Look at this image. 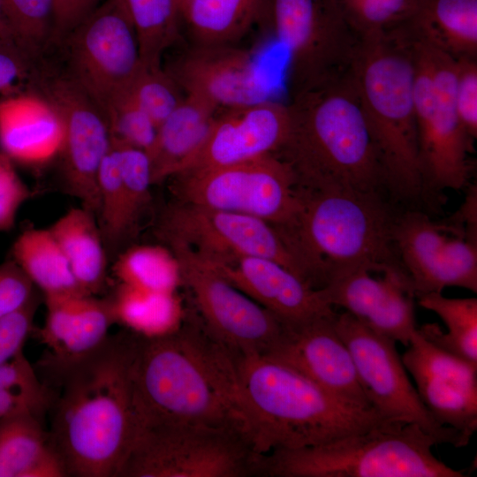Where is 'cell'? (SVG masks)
Wrapping results in <instances>:
<instances>
[{"instance_id": "cell-1", "label": "cell", "mask_w": 477, "mask_h": 477, "mask_svg": "<svg viewBox=\"0 0 477 477\" xmlns=\"http://www.w3.org/2000/svg\"><path fill=\"white\" fill-rule=\"evenodd\" d=\"M137 337L126 329L83 356L40 361L50 392L49 439L68 476L118 477L136 429Z\"/></svg>"}, {"instance_id": "cell-2", "label": "cell", "mask_w": 477, "mask_h": 477, "mask_svg": "<svg viewBox=\"0 0 477 477\" xmlns=\"http://www.w3.org/2000/svg\"><path fill=\"white\" fill-rule=\"evenodd\" d=\"M137 336L135 433L149 426L191 423L235 432L252 445L236 352L197 313L186 311L180 327L169 335Z\"/></svg>"}, {"instance_id": "cell-3", "label": "cell", "mask_w": 477, "mask_h": 477, "mask_svg": "<svg viewBox=\"0 0 477 477\" xmlns=\"http://www.w3.org/2000/svg\"><path fill=\"white\" fill-rule=\"evenodd\" d=\"M292 220L276 226L316 290L354 269L406 272L395 241L400 212L387 195L298 187Z\"/></svg>"}, {"instance_id": "cell-4", "label": "cell", "mask_w": 477, "mask_h": 477, "mask_svg": "<svg viewBox=\"0 0 477 477\" xmlns=\"http://www.w3.org/2000/svg\"><path fill=\"white\" fill-rule=\"evenodd\" d=\"M287 105L290 131L276 155L289 165L298 187L389 197L350 71L289 97Z\"/></svg>"}, {"instance_id": "cell-5", "label": "cell", "mask_w": 477, "mask_h": 477, "mask_svg": "<svg viewBox=\"0 0 477 477\" xmlns=\"http://www.w3.org/2000/svg\"><path fill=\"white\" fill-rule=\"evenodd\" d=\"M390 199L434 211L423 185L414 110V62L402 26L361 37L350 68Z\"/></svg>"}, {"instance_id": "cell-6", "label": "cell", "mask_w": 477, "mask_h": 477, "mask_svg": "<svg viewBox=\"0 0 477 477\" xmlns=\"http://www.w3.org/2000/svg\"><path fill=\"white\" fill-rule=\"evenodd\" d=\"M235 352L251 443L260 456L318 445L389 421L375 410L340 400L267 355Z\"/></svg>"}, {"instance_id": "cell-7", "label": "cell", "mask_w": 477, "mask_h": 477, "mask_svg": "<svg viewBox=\"0 0 477 477\" xmlns=\"http://www.w3.org/2000/svg\"><path fill=\"white\" fill-rule=\"evenodd\" d=\"M433 437L413 423L386 421L328 443L261 455L257 476L464 477L433 453Z\"/></svg>"}, {"instance_id": "cell-8", "label": "cell", "mask_w": 477, "mask_h": 477, "mask_svg": "<svg viewBox=\"0 0 477 477\" xmlns=\"http://www.w3.org/2000/svg\"><path fill=\"white\" fill-rule=\"evenodd\" d=\"M405 30L414 62V110L422 180L432 208L437 211L443 190L467 186L474 139L457 114L456 59Z\"/></svg>"}, {"instance_id": "cell-9", "label": "cell", "mask_w": 477, "mask_h": 477, "mask_svg": "<svg viewBox=\"0 0 477 477\" xmlns=\"http://www.w3.org/2000/svg\"><path fill=\"white\" fill-rule=\"evenodd\" d=\"M266 11L288 56L289 97L350 71L361 38L337 0H268Z\"/></svg>"}, {"instance_id": "cell-10", "label": "cell", "mask_w": 477, "mask_h": 477, "mask_svg": "<svg viewBox=\"0 0 477 477\" xmlns=\"http://www.w3.org/2000/svg\"><path fill=\"white\" fill-rule=\"evenodd\" d=\"M241 435L191 423L138 429L118 477L254 476L260 458Z\"/></svg>"}, {"instance_id": "cell-11", "label": "cell", "mask_w": 477, "mask_h": 477, "mask_svg": "<svg viewBox=\"0 0 477 477\" xmlns=\"http://www.w3.org/2000/svg\"><path fill=\"white\" fill-rule=\"evenodd\" d=\"M168 180L173 201L254 216L275 226L289 223L299 207L294 175L276 155L183 172Z\"/></svg>"}, {"instance_id": "cell-12", "label": "cell", "mask_w": 477, "mask_h": 477, "mask_svg": "<svg viewBox=\"0 0 477 477\" xmlns=\"http://www.w3.org/2000/svg\"><path fill=\"white\" fill-rule=\"evenodd\" d=\"M60 43L67 74L106 116L142 65L135 29L119 0H102Z\"/></svg>"}, {"instance_id": "cell-13", "label": "cell", "mask_w": 477, "mask_h": 477, "mask_svg": "<svg viewBox=\"0 0 477 477\" xmlns=\"http://www.w3.org/2000/svg\"><path fill=\"white\" fill-rule=\"evenodd\" d=\"M334 324L351 352L366 397L383 419L416 424L437 445H467L458 432L441 426L429 413L410 381L396 341L373 331L345 311L336 313Z\"/></svg>"}, {"instance_id": "cell-14", "label": "cell", "mask_w": 477, "mask_h": 477, "mask_svg": "<svg viewBox=\"0 0 477 477\" xmlns=\"http://www.w3.org/2000/svg\"><path fill=\"white\" fill-rule=\"evenodd\" d=\"M162 243L178 258L182 286L190 291L196 313L205 326L235 352H268L282 333L281 322L188 245L174 239Z\"/></svg>"}, {"instance_id": "cell-15", "label": "cell", "mask_w": 477, "mask_h": 477, "mask_svg": "<svg viewBox=\"0 0 477 477\" xmlns=\"http://www.w3.org/2000/svg\"><path fill=\"white\" fill-rule=\"evenodd\" d=\"M154 233L161 242L178 240L199 253L269 258L309 284L304 267L279 230L254 216L172 201L157 215Z\"/></svg>"}, {"instance_id": "cell-16", "label": "cell", "mask_w": 477, "mask_h": 477, "mask_svg": "<svg viewBox=\"0 0 477 477\" xmlns=\"http://www.w3.org/2000/svg\"><path fill=\"white\" fill-rule=\"evenodd\" d=\"M38 87L57 107L64 123L57 155L62 189L97 216L98 172L111 142L106 116L68 74L41 72Z\"/></svg>"}, {"instance_id": "cell-17", "label": "cell", "mask_w": 477, "mask_h": 477, "mask_svg": "<svg viewBox=\"0 0 477 477\" xmlns=\"http://www.w3.org/2000/svg\"><path fill=\"white\" fill-rule=\"evenodd\" d=\"M466 233L451 222L432 221L422 210L400 212L395 241L415 298L450 286L477 292V240Z\"/></svg>"}, {"instance_id": "cell-18", "label": "cell", "mask_w": 477, "mask_h": 477, "mask_svg": "<svg viewBox=\"0 0 477 477\" xmlns=\"http://www.w3.org/2000/svg\"><path fill=\"white\" fill-rule=\"evenodd\" d=\"M401 357L435 420L468 444L477 430V365L423 337L417 330Z\"/></svg>"}, {"instance_id": "cell-19", "label": "cell", "mask_w": 477, "mask_h": 477, "mask_svg": "<svg viewBox=\"0 0 477 477\" xmlns=\"http://www.w3.org/2000/svg\"><path fill=\"white\" fill-rule=\"evenodd\" d=\"M335 314L283 325L279 338L264 355L297 370L349 405L375 410L361 388L351 352L336 329Z\"/></svg>"}, {"instance_id": "cell-20", "label": "cell", "mask_w": 477, "mask_h": 477, "mask_svg": "<svg viewBox=\"0 0 477 477\" xmlns=\"http://www.w3.org/2000/svg\"><path fill=\"white\" fill-rule=\"evenodd\" d=\"M165 70L185 95L204 99L219 110L273 99L254 55L234 45L191 46Z\"/></svg>"}, {"instance_id": "cell-21", "label": "cell", "mask_w": 477, "mask_h": 477, "mask_svg": "<svg viewBox=\"0 0 477 477\" xmlns=\"http://www.w3.org/2000/svg\"><path fill=\"white\" fill-rule=\"evenodd\" d=\"M289 131L288 105L275 99L222 110L201 147L175 175L276 155Z\"/></svg>"}, {"instance_id": "cell-22", "label": "cell", "mask_w": 477, "mask_h": 477, "mask_svg": "<svg viewBox=\"0 0 477 477\" xmlns=\"http://www.w3.org/2000/svg\"><path fill=\"white\" fill-rule=\"evenodd\" d=\"M196 253L283 325H296L335 312L322 299L319 290L274 260L236 254Z\"/></svg>"}, {"instance_id": "cell-23", "label": "cell", "mask_w": 477, "mask_h": 477, "mask_svg": "<svg viewBox=\"0 0 477 477\" xmlns=\"http://www.w3.org/2000/svg\"><path fill=\"white\" fill-rule=\"evenodd\" d=\"M367 269L342 274L319 289L330 307H340L368 329L408 346L417 330L408 276L387 270L375 278Z\"/></svg>"}, {"instance_id": "cell-24", "label": "cell", "mask_w": 477, "mask_h": 477, "mask_svg": "<svg viewBox=\"0 0 477 477\" xmlns=\"http://www.w3.org/2000/svg\"><path fill=\"white\" fill-rule=\"evenodd\" d=\"M63 134L61 114L40 91L0 99V148L11 161L38 165L53 159Z\"/></svg>"}, {"instance_id": "cell-25", "label": "cell", "mask_w": 477, "mask_h": 477, "mask_svg": "<svg viewBox=\"0 0 477 477\" xmlns=\"http://www.w3.org/2000/svg\"><path fill=\"white\" fill-rule=\"evenodd\" d=\"M43 326L35 332L58 360L83 356L100 346L116 323L110 298L93 295L44 297Z\"/></svg>"}, {"instance_id": "cell-26", "label": "cell", "mask_w": 477, "mask_h": 477, "mask_svg": "<svg viewBox=\"0 0 477 477\" xmlns=\"http://www.w3.org/2000/svg\"><path fill=\"white\" fill-rule=\"evenodd\" d=\"M220 110L198 96L185 95L179 105L157 126L147 152L152 184L174 176L201 147Z\"/></svg>"}, {"instance_id": "cell-27", "label": "cell", "mask_w": 477, "mask_h": 477, "mask_svg": "<svg viewBox=\"0 0 477 477\" xmlns=\"http://www.w3.org/2000/svg\"><path fill=\"white\" fill-rule=\"evenodd\" d=\"M85 295L96 296L107 283L109 258L96 216L83 207L72 208L49 228Z\"/></svg>"}, {"instance_id": "cell-28", "label": "cell", "mask_w": 477, "mask_h": 477, "mask_svg": "<svg viewBox=\"0 0 477 477\" xmlns=\"http://www.w3.org/2000/svg\"><path fill=\"white\" fill-rule=\"evenodd\" d=\"M404 25L455 59L477 58V0H418Z\"/></svg>"}, {"instance_id": "cell-29", "label": "cell", "mask_w": 477, "mask_h": 477, "mask_svg": "<svg viewBox=\"0 0 477 477\" xmlns=\"http://www.w3.org/2000/svg\"><path fill=\"white\" fill-rule=\"evenodd\" d=\"M268 0H188L181 11L192 46L234 45L266 12Z\"/></svg>"}, {"instance_id": "cell-30", "label": "cell", "mask_w": 477, "mask_h": 477, "mask_svg": "<svg viewBox=\"0 0 477 477\" xmlns=\"http://www.w3.org/2000/svg\"><path fill=\"white\" fill-rule=\"evenodd\" d=\"M11 257L44 297L85 295L49 229L29 226L17 237Z\"/></svg>"}, {"instance_id": "cell-31", "label": "cell", "mask_w": 477, "mask_h": 477, "mask_svg": "<svg viewBox=\"0 0 477 477\" xmlns=\"http://www.w3.org/2000/svg\"><path fill=\"white\" fill-rule=\"evenodd\" d=\"M109 298L116 323L147 338L174 332L186 314L177 292H151L117 284Z\"/></svg>"}, {"instance_id": "cell-32", "label": "cell", "mask_w": 477, "mask_h": 477, "mask_svg": "<svg viewBox=\"0 0 477 477\" xmlns=\"http://www.w3.org/2000/svg\"><path fill=\"white\" fill-rule=\"evenodd\" d=\"M419 305L436 314L447 327L435 323L418 328L420 334L440 348L477 365V299L447 298L442 292L417 297Z\"/></svg>"}, {"instance_id": "cell-33", "label": "cell", "mask_w": 477, "mask_h": 477, "mask_svg": "<svg viewBox=\"0 0 477 477\" xmlns=\"http://www.w3.org/2000/svg\"><path fill=\"white\" fill-rule=\"evenodd\" d=\"M112 262V272L118 284L160 292H177L182 286L178 258L163 244H133Z\"/></svg>"}, {"instance_id": "cell-34", "label": "cell", "mask_w": 477, "mask_h": 477, "mask_svg": "<svg viewBox=\"0 0 477 477\" xmlns=\"http://www.w3.org/2000/svg\"><path fill=\"white\" fill-rule=\"evenodd\" d=\"M139 42L141 63L162 66V58L179 36L181 19L178 0H119Z\"/></svg>"}, {"instance_id": "cell-35", "label": "cell", "mask_w": 477, "mask_h": 477, "mask_svg": "<svg viewBox=\"0 0 477 477\" xmlns=\"http://www.w3.org/2000/svg\"><path fill=\"white\" fill-rule=\"evenodd\" d=\"M32 411H20L0 420V477H27L52 450L49 434Z\"/></svg>"}, {"instance_id": "cell-36", "label": "cell", "mask_w": 477, "mask_h": 477, "mask_svg": "<svg viewBox=\"0 0 477 477\" xmlns=\"http://www.w3.org/2000/svg\"><path fill=\"white\" fill-rule=\"evenodd\" d=\"M26 52L38 60L47 48L56 43L55 0H2Z\"/></svg>"}, {"instance_id": "cell-37", "label": "cell", "mask_w": 477, "mask_h": 477, "mask_svg": "<svg viewBox=\"0 0 477 477\" xmlns=\"http://www.w3.org/2000/svg\"><path fill=\"white\" fill-rule=\"evenodd\" d=\"M128 94L156 127L185 97L183 90L165 69L143 64L132 80Z\"/></svg>"}, {"instance_id": "cell-38", "label": "cell", "mask_w": 477, "mask_h": 477, "mask_svg": "<svg viewBox=\"0 0 477 477\" xmlns=\"http://www.w3.org/2000/svg\"><path fill=\"white\" fill-rule=\"evenodd\" d=\"M361 37L393 30L413 16L418 0H337Z\"/></svg>"}, {"instance_id": "cell-39", "label": "cell", "mask_w": 477, "mask_h": 477, "mask_svg": "<svg viewBox=\"0 0 477 477\" xmlns=\"http://www.w3.org/2000/svg\"><path fill=\"white\" fill-rule=\"evenodd\" d=\"M110 140L146 152L156 134V125L149 116L125 93L106 112Z\"/></svg>"}, {"instance_id": "cell-40", "label": "cell", "mask_w": 477, "mask_h": 477, "mask_svg": "<svg viewBox=\"0 0 477 477\" xmlns=\"http://www.w3.org/2000/svg\"><path fill=\"white\" fill-rule=\"evenodd\" d=\"M36 61L19 47L0 44V99L34 90L41 72Z\"/></svg>"}, {"instance_id": "cell-41", "label": "cell", "mask_w": 477, "mask_h": 477, "mask_svg": "<svg viewBox=\"0 0 477 477\" xmlns=\"http://www.w3.org/2000/svg\"><path fill=\"white\" fill-rule=\"evenodd\" d=\"M0 391L25 396L44 411L49 410L50 392L41 382L37 372L20 352L13 359L0 365Z\"/></svg>"}, {"instance_id": "cell-42", "label": "cell", "mask_w": 477, "mask_h": 477, "mask_svg": "<svg viewBox=\"0 0 477 477\" xmlns=\"http://www.w3.org/2000/svg\"><path fill=\"white\" fill-rule=\"evenodd\" d=\"M455 103L458 119L466 132L477 137V58L456 59Z\"/></svg>"}, {"instance_id": "cell-43", "label": "cell", "mask_w": 477, "mask_h": 477, "mask_svg": "<svg viewBox=\"0 0 477 477\" xmlns=\"http://www.w3.org/2000/svg\"><path fill=\"white\" fill-rule=\"evenodd\" d=\"M40 302L37 293L24 307L0 318V365L23 351L26 340L34 332V320Z\"/></svg>"}, {"instance_id": "cell-44", "label": "cell", "mask_w": 477, "mask_h": 477, "mask_svg": "<svg viewBox=\"0 0 477 477\" xmlns=\"http://www.w3.org/2000/svg\"><path fill=\"white\" fill-rule=\"evenodd\" d=\"M32 195L30 188L17 174L12 161L0 152V231L14 227L19 208Z\"/></svg>"}, {"instance_id": "cell-45", "label": "cell", "mask_w": 477, "mask_h": 477, "mask_svg": "<svg viewBox=\"0 0 477 477\" xmlns=\"http://www.w3.org/2000/svg\"><path fill=\"white\" fill-rule=\"evenodd\" d=\"M36 287L11 258L0 264V318L27 304L36 294Z\"/></svg>"}, {"instance_id": "cell-46", "label": "cell", "mask_w": 477, "mask_h": 477, "mask_svg": "<svg viewBox=\"0 0 477 477\" xmlns=\"http://www.w3.org/2000/svg\"><path fill=\"white\" fill-rule=\"evenodd\" d=\"M102 1L55 0L57 10L56 43H60Z\"/></svg>"}, {"instance_id": "cell-47", "label": "cell", "mask_w": 477, "mask_h": 477, "mask_svg": "<svg viewBox=\"0 0 477 477\" xmlns=\"http://www.w3.org/2000/svg\"><path fill=\"white\" fill-rule=\"evenodd\" d=\"M26 410L32 411L41 417L45 412L23 395L11 391H0V420L14 413Z\"/></svg>"}, {"instance_id": "cell-48", "label": "cell", "mask_w": 477, "mask_h": 477, "mask_svg": "<svg viewBox=\"0 0 477 477\" xmlns=\"http://www.w3.org/2000/svg\"><path fill=\"white\" fill-rule=\"evenodd\" d=\"M0 44L16 46L26 52L2 0H0Z\"/></svg>"}, {"instance_id": "cell-49", "label": "cell", "mask_w": 477, "mask_h": 477, "mask_svg": "<svg viewBox=\"0 0 477 477\" xmlns=\"http://www.w3.org/2000/svg\"><path fill=\"white\" fill-rule=\"evenodd\" d=\"M188 0H178V6H179V11H180V15H181V11L183 9V7L185 6V4H186Z\"/></svg>"}]
</instances>
